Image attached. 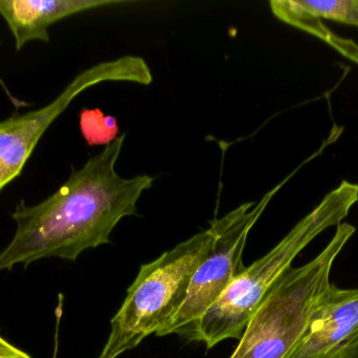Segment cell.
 Segmentation results:
<instances>
[{
	"instance_id": "6da1fadb",
	"label": "cell",
	"mask_w": 358,
	"mask_h": 358,
	"mask_svg": "<svg viewBox=\"0 0 358 358\" xmlns=\"http://www.w3.org/2000/svg\"><path fill=\"white\" fill-rule=\"evenodd\" d=\"M126 134L90 158L48 199L19 202L12 214L16 233L0 254V271L46 258L76 261L87 249L110 243L120 221L136 214V204L153 186L148 174L124 179L115 170Z\"/></svg>"
},
{
	"instance_id": "7a4b0ae2",
	"label": "cell",
	"mask_w": 358,
	"mask_h": 358,
	"mask_svg": "<svg viewBox=\"0 0 358 358\" xmlns=\"http://www.w3.org/2000/svg\"><path fill=\"white\" fill-rule=\"evenodd\" d=\"M358 201V184L343 181L300 221L268 254L245 267L196 324L187 340L212 349L223 340H239L269 290L294 259L320 233L338 226Z\"/></svg>"
},
{
	"instance_id": "3957f363",
	"label": "cell",
	"mask_w": 358,
	"mask_h": 358,
	"mask_svg": "<svg viewBox=\"0 0 358 358\" xmlns=\"http://www.w3.org/2000/svg\"><path fill=\"white\" fill-rule=\"evenodd\" d=\"M214 227L189 237L157 260L141 266L138 277L111 319L108 340L98 358H117L167 327L185 304L192 277L215 240Z\"/></svg>"
},
{
	"instance_id": "277c9868",
	"label": "cell",
	"mask_w": 358,
	"mask_h": 358,
	"mask_svg": "<svg viewBox=\"0 0 358 358\" xmlns=\"http://www.w3.org/2000/svg\"><path fill=\"white\" fill-rule=\"evenodd\" d=\"M355 227L341 223L336 235L313 260L289 267L254 313L229 358H286L302 338L309 319L330 284L336 258Z\"/></svg>"
},
{
	"instance_id": "5b68a950",
	"label": "cell",
	"mask_w": 358,
	"mask_h": 358,
	"mask_svg": "<svg viewBox=\"0 0 358 358\" xmlns=\"http://www.w3.org/2000/svg\"><path fill=\"white\" fill-rule=\"evenodd\" d=\"M275 187L259 203L248 202L221 219H214V242L196 269L185 304L176 319L157 336H176L187 340L196 324L224 294L231 282L245 269L242 254L248 233L280 187Z\"/></svg>"
},
{
	"instance_id": "8992f818",
	"label": "cell",
	"mask_w": 358,
	"mask_h": 358,
	"mask_svg": "<svg viewBox=\"0 0 358 358\" xmlns=\"http://www.w3.org/2000/svg\"><path fill=\"white\" fill-rule=\"evenodd\" d=\"M152 79L150 69L142 57L128 55L105 61L79 74L46 106L0 122V193L20 176L44 132L82 92L102 82L127 81L149 85Z\"/></svg>"
},
{
	"instance_id": "52a82bcc",
	"label": "cell",
	"mask_w": 358,
	"mask_h": 358,
	"mask_svg": "<svg viewBox=\"0 0 358 358\" xmlns=\"http://www.w3.org/2000/svg\"><path fill=\"white\" fill-rule=\"evenodd\" d=\"M286 358H358V288L330 284Z\"/></svg>"
},
{
	"instance_id": "ba28073f",
	"label": "cell",
	"mask_w": 358,
	"mask_h": 358,
	"mask_svg": "<svg viewBox=\"0 0 358 358\" xmlns=\"http://www.w3.org/2000/svg\"><path fill=\"white\" fill-rule=\"evenodd\" d=\"M122 2L117 0H0V15L14 36L16 50H20L31 40L50 41L48 29L61 19Z\"/></svg>"
},
{
	"instance_id": "9c48e42d",
	"label": "cell",
	"mask_w": 358,
	"mask_h": 358,
	"mask_svg": "<svg viewBox=\"0 0 358 358\" xmlns=\"http://www.w3.org/2000/svg\"><path fill=\"white\" fill-rule=\"evenodd\" d=\"M299 10L313 18H325L358 27V0H294Z\"/></svg>"
},
{
	"instance_id": "30bf717a",
	"label": "cell",
	"mask_w": 358,
	"mask_h": 358,
	"mask_svg": "<svg viewBox=\"0 0 358 358\" xmlns=\"http://www.w3.org/2000/svg\"><path fill=\"white\" fill-rule=\"evenodd\" d=\"M82 134L88 145H108L119 137L117 119L106 116L99 109H84L80 115Z\"/></svg>"
},
{
	"instance_id": "8fae6325",
	"label": "cell",
	"mask_w": 358,
	"mask_h": 358,
	"mask_svg": "<svg viewBox=\"0 0 358 358\" xmlns=\"http://www.w3.org/2000/svg\"><path fill=\"white\" fill-rule=\"evenodd\" d=\"M326 42L332 48H336L341 54L358 64V44L355 43L353 40L338 37L336 34L332 33Z\"/></svg>"
},
{
	"instance_id": "7c38bea8",
	"label": "cell",
	"mask_w": 358,
	"mask_h": 358,
	"mask_svg": "<svg viewBox=\"0 0 358 358\" xmlns=\"http://www.w3.org/2000/svg\"><path fill=\"white\" fill-rule=\"evenodd\" d=\"M0 358H31L24 351L10 345L0 336Z\"/></svg>"
}]
</instances>
